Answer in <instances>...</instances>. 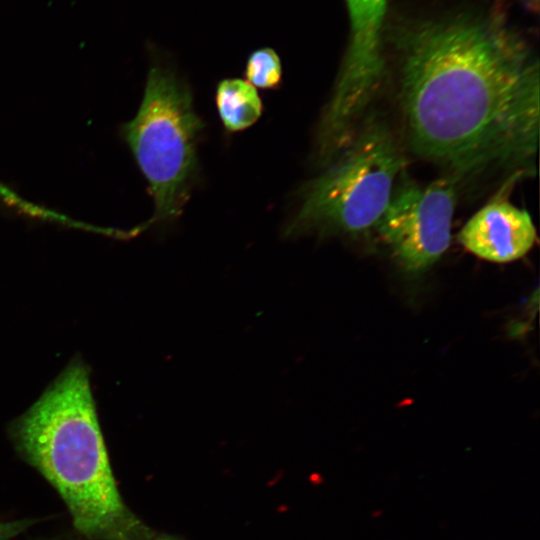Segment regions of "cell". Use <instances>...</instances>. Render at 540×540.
Returning <instances> with one entry per match:
<instances>
[{
    "mask_svg": "<svg viewBox=\"0 0 540 540\" xmlns=\"http://www.w3.org/2000/svg\"><path fill=\"white\" fill-rule=\"evenodd\" d=\"M407 143L459 179L533 164L539 63L499 19L429 20L393 35Z\"/></svg>",
    "mask_w": 540,
    "mask_h": 540,
    "instance_id": "6da1fadb",
    "label": "cell"
},
{
    "mask_svg": "<svg viewBox=\"0 0 540 540\" xmlns=\"http://www.w3.org/2000/svg\"><path fill=\"white\" fill-rule=\"evenodd\" d=\"M350 39L317 132V156L329 160L348 143L385 75L382 32L386 0H346Z\"/></svg>",
    "mask_w": 540,
    "mask_h": 540,
    "instance_id": "5b68a950",
    "label": "cell"
},
{
    "mask_svg": "<svg viewBox=\"0 0 540 540\" xmlns=\"http://www.w3.org/2000/svg\"><path fill=\"white\" fill-rule=\"evenodd\" d=\"M203 127L188 86L172 69L152 65L139 109L121 129L155 205L152 217L139 225L141 232L182 212L197 173Z\"/></svg>",
    "mask_w": 540,
    "mask_h": 540,
    "instance_id": "277c9868",
    "label": "cell"
},
{
    "mask_svg": "<svg viewBox=\"0 0 540 540\" xmlns=\"http://www.w3.org/2000/svg\"><path fill=\"white\" fill-rule=\"evenodd\" d=\"M245 76L254 87L276 89L282 82V65L278 54L271 48L253 51L247 59Z\"/></svg>",
    "mask_w": 540,
    "mask_h": 540,
    "instance_id": "9c48e42d",
    "label": "cell"
},
{
    "mask_svg": "<svg viewBox=\"0 0 540 540\" xmlns=\"http://www.w3.org/2000/svg\"><path fill=\"white\" fill-rule=\"evenodd\" d=\"M161 540H167V539H161Z\"/></svg>",
    "mask_w": 540,
    "mask_h": 540,
    "instance_id": "8fae6325",
    "label": "cell"
},
{
    "mask_svg": "<svg viewBox=\"0 0 540 540\" xmlns=\"http://www.w3.org/2000/svg\"><path fill=\"white\" fill-rule=\"evenodd\" d=\"M375 230L402 267L420 272L437 262L451 242L457 178L429 184L399 178Z\"/></svg>",
    "mask_w": 540,
    "mask_h": 540,
    "instance_id": "8992f818",
    "label": "cell"
},
{
    "mask_svg": "<svg viewBox=\"0 0 540 540\" xmlns=\"http://www.w3.org/2000/svg\"><path fill=\"white\" fill-rule=\"evenodd\" d=\"M12 435L19 451L59 492L80 533L128 540L133 520L113 477L89 371L81 360H73L13 422Z\"/></svg>",
    "mask_w": 540,
    "mask_h": 540,
    "instance_id": "7a4b0ae2",
    "label": "cell"
},
{
    "mask_svg": "<svg viewBox=\"0 0 540 540\" xmlns=\"http://www.w3.org/2000/svg\"><path fill=\"white\" fill-rule=\"evenodd\" d=\"M23 527V523H4L0 524V540H6L16 533H18Z\"/></svg>",
    "mask_w": 540,
    "mask_h": 540,
    "instance_id": "30bf717a",
    "label": "cell"
},
{
    "mask_svg": "<svg viewBox=\"0 0 540 540\" xmlns=\"http://www.w3.org/2000/svg\"><path fill=\"white\" fill-rule=\"evenodd\" d=\"M215 102L224 128L231 133L251 127L263 111L256 88L239 78L221 80L216 87Z\"/></svg>",
    "mask_w": 540,
    "mask_h": 540,
    "instance_id": "ba28073f",
    "label": "cell"
},
{
    "mask_svg": "<svg viewBox=\"0 0 540 540\" xmlns=\"http://www.w3.org/2000/svg\"><path fill=\"white\" fill-rule=\"evenodd\" d=\"M458 239L465 249L481 259L507 263L525 256L534 246L537 233L526 210L498 198L465 223Z\"/></svg>",
    "mask_w": 540,
    "mask_h": 540,
    "instance_id": "52a82bcc",
    "label": "cell"
},
{
    "mask_svg": "<svg viewBox=\"0 0 540 540\" xmlns=\"http://www.w3.org/2000/svg\"><path fill=\"white\" fill-rule=\"evenodd\" d=\"M403 166L388 125L375 116L363 119L326 170L304 188L286 235L313 230L354 235L375 229Z\"/></svg>",
    "mask_w": 540,
    "mask_h": 540,
    "instance_id": "3957f363",
    "label": "cell"
}]
</instances>
